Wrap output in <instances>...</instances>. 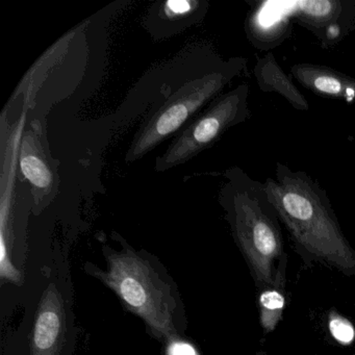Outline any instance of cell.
<instances>
[{
	"mask_svg": "<svg viewBox=\"0 0 355 355\" xmlns=\"http://www.w3.org/2000/svg\"><path fill=\"white\" fill-rule=\"evenodd\" d=\"M263 184L279 220L300 248L345 273H355V252L317 180L277 162L275 178H268Z\"/></svg>",
	"mask_w": 355,
	"mask_h": 355,
	"instance_id": "obj_1",
	"label": "cell"
},
{
	"mask_svg": "<svg viewBox=\"0 0 355 355\" xmlns=\"http://www.w3.org/2000/svg\"><path fill=\"white\" fill-rule=\"evenodd\" d=\"M219 201L226 211L234 239L250 265L257 282H275V259L284 253L277 211L265 184L253 180L241 168L227 169Z\"/></svg>",
	"mask_w": 355,
	"mask_h": 355,
	"instance_id": "obj_2",
	"label": "cell"
},
{
	"mask_svg": "<svg viewBox=\"0 0 355 355\" xmlns=\"http://www.w3.org/2000/svg\"><path fill=\"white\" fill-rule=\"evenodd\" d=\"M107 269L91 267V273L111 288L153 336L172 343L178 338L176 302L171 288L159 277L150 261L128 247L107 251Z\"/></svg>",
	"mask_w": 355,
	"mask_h": 355,
	"instance_id": "obj_3",
	"label": "cell"
},
{
	"mask_svg": "<svg viewBox=\"0 0 355 355\" xmlns=\"http://www.w3.org/2000/svg\"><path fill=\"white\" fill-rule=\"evenodd\" d=\"M248 60L232 58L209 73L184 85L159 107L142 126L132 141L126 159L137 161L178 132L187 120L219 93L247 68Z\"/></svg>",
	"mask_w": 355,
	"mask_h": 355,
	"instance_id": "obj_4",
	"label": "cell"
},
{
	"mask_svg": "<svg viewBox=\"0 0 355 355\" xmlns=\"http://www.w3.org/2000/svg\"><path fill=\"white\" fill-rule=\"evenodd\" d=\"M248 97L249 85L244 83L214 99L209 109L182 130L157 159V169L165 171L186 163L215 144L230 128L246 121L250 117Z\"/></svg>",
	"mask_w": 355,
	"mask_h": 355,
	"instance_id": "obj_5",
	"label": "cell"
},
{
	"mask_svg": "<svg viewBox=\"0 0 355 355\" xmlns=\"http://www.w3.org/2000/svg\"><path fill=\"white\" fill-rule=\"evenodd\" d=\"M292 15L328 51L354 32L355 0H297L292 1Z\"/></svg>",
	"mask_w": 355,
	"mask_h": 355,
	"instance_id": "obj_6",
	"label": "cell"
},
{
	"mask_svg": "<svg viewBox=\"0 0 355 355\" xmlns=\"http://www.w3.org/2000/svg\"><path fill=\"white\" fill-rule=\"evenodd\" d=\"M245 22L250 44L266 53L286 42L293 31L292 1L252 0Z\"/></svg>",
	"mask_w": 355,
	"mask_h": 355,
	"instance_id": "obj_7",
	"label": "cell"
},
{
	"mask_svg": "<svg viewBox=\"0 0 355 355\" xmlns=\"http://www.w3.org/2000/svg\"><path fill=\"white\" fill-rule=\"evenodd\" d=\"M66 309L63 296L51 284L41 297L31 340V355H60L65 343Z\"/></svg>",
	"mask_w": 355,
	"mask_h": 355,
	"instance_id": "obj_8",
	"label": "cell"
},
{
	"mask_svg": "<svg viewBox=\"0 0 355 355\" xmlns=\"http://www.w3.org/2000/svg\"><path fill=\"white\" fill-rule=\"evenodd\" d=\"M293 78L309 92L319 96L355 103V78L318 64L299 63L291 67Z\"/></svg>",
	"mask_w": 355,
	"mask_h": 355,
	"instance_id": "obj_9",
	"label": "cell"
},
{
	"mask_svg": "<svg viewBox=\"0 0 355 355\" xmlns=\"http://www.w3.org/2000/svg\"><path fill=\"white\" fill-rule=\"evenodd\" d=\"M253 74L261 92L277 93L297 111H309V103L304 95L280 67L272 51L263 57L257 55Z\"/></svg>",
	"mask_w": 355,
	"mask_h": 355,
	"instance_id": "obj_10",
	"label": "cell"
},
{
	"mask_svg": "<svg viewBox=\"0 0 355 355\" xmlns=\"http://www.w3.org/2000/svg\"><path fill=\"white\" fill-rule=\"evenodd\" d=\"M280 263V268L276 271L275 282L273 286L263 291L259 296V315L261 324L265 332H271L275 329L286 306V297L284 293L286 255H282Z\"/></svg>",
	"mask_w": 355,
	"mask_h": 355,
	"instance_id": "obj_11",
	"label": "cell"
},
{
	"mask_svg": "<svg viewBox=\"0 0 355 355\" xmlns=\"http://www.w3.org/2000/svg\"><path fill=\"white\" fill-rule=\"evenodd\" d=\"M207 3L188 0H170L159 5V17L163 21L174 24H184V19L200 17L201 13L207 11Z\"/></svg>",
	"mask_w": 355,
	"mask_h": 355,
	"instance_id": "obj_12",
	"label": "cell"
},
{
	"mask_svg": "<svg viewBox=\"0 0 355 355\" xmlns=\"http://www.w3.org/2000/svg\"><path fill=\"white\" fill-rule=\"evenodd\" d=\"M21 170L24 176L40 190H46L53 184V174L49 165L45 163L41 155L36 150H28V146L24 144L21 155Z\"/></svg>",
	"mask_w": 355,
	"mask_h": 355,
	"instance_id": "obj_13",
	"label": "cell"
},
{
	"mask_svg": "<svg viewBox=\"0 0 355 355\" xmlns=\"http://www.w3.org/2000/svg\"><path fill=\"white\" fill-rule=\"evenodd\" d=\"M330 334L342 345H349L354 340L355 329L349 320L338 313H331L328 322Z\"/></svg>",
	"mask_w": 355,
	"mask_h": 355,
	"instance_id": "obj_14",
	"label": "cell"
},
{
	"mask_svg": "<svg viewBox=\"0 0 355 355\" xmlns=\"http://www.w3.org/2000/svg\"><path fill=\"white\" fill-rule=\"evenodd\" d=\"M168 355H198L195 349L190 344L184 342L170 343L169 348H168Z\"/></svg>",
	"mask_w": 355,
	"mask_h": 355,
	"instance_id": "obj_15",
	"label": "cell"
}]
</instances>
